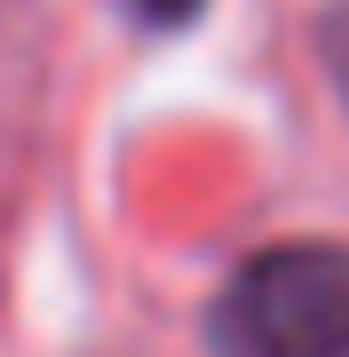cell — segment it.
<instances>
[{
  "label": "cell",
  "mask_w": 349,
  "mask_h": 357,
  "mask_svg": "<svg viewBox=\"0 0 349 357\" xmlns=\"http://www.w3.org/2000/svg\"><path fill=\"white\" fill-rule=\"evenodd\" d=\"M318 56H325V72H334V88H341V103H349V8H334L318 24Z\"/></svg>",
  "instance_id": "7a4b0ae2"
},
{
  "label": "cell",
  "mask_w": 349,
  "mask_h": 357,
  "mask_svg": "<svg viewBox=\"0 0 349 357\" xmlns=\"http://www.w3.org/2000/svg\"><path fill=\"white\" fill-rule=\"evenodd\" d=\"M127 8H135V16H143L151 32H183V24H191L199 8H207V0H127Z\"/></svg>",
  "instance_id": "3957f363"
},
{
  "label": "cell",
  "mask_w": 349,
  "mask_h": 357,
  "mask_svg": "<svg viewBox=\"0 0 349 357\" xmlns=\"http://www.w3.org/2000/svg\"><path fill=\"white\" fill-rule=\"evenodd\" d=\"M215 357H349V246L278 238L254 246L207 310Z\"/></svg>",
  "instance_id": "6da1fadb"
}]
</instances>
